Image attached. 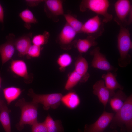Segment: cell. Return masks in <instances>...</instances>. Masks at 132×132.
<instances>
[{"label":"cell","instance_id":"obj_18","mask_svg":"<svg viewBox=\"0 0 132 132\" xmlns=\"http://www.w3.org/2000/svg\"><path fill=\"white\" fill-rule=\"evenodd\" d=\"M93 37L88 36L84 39H79L75 41V46L80 53L87 52L92 47L95 46L98 44Z\"/></svg>","mask_w":132,"mask_h":132},{"label":"cell","instance_id":"obj_11","mask_svg":"<svg viewBox=\"0 0 132 132\" xmlns=\"http://www.w3.org/2000/svg\"><path fill=\"white\" fill-rule=\"evenodd\" d=\"M15 37L13 33H9L6 37L5 42L0 45V54L2 65L11 59L14 54Z\"/></svg>","mask_w":132,"mask_h":132},{"label":"cell","instance_id":"obj_4","mask_svg":"<svg viewBox=\"0 0 132 132\" xmlns=\"http://www.w3.org/2000/svg\"><path fill=\"white\" fill-rule=\"evenodd\" d=\"M110 5L109 1L107 0H83L81 2L79 6L80 11L85 12L90 10L101 16L104 23H107L112 19V15L108 11Z\"/></svg>","mask_w":132,"mask_h":132},{"label":"cell","instance_id":"obj_28","mask_svg":"<svg viewBox=\"0 0 132 132\" xmlns=\"http://www.w3.org/2000/svg\"><path fill=\"white\" fill-rule=\"evenodd\" d=\"M72 58L71 55L67 53L61 54L57 60V62L60 70H63L69 66L72 62Z\"/></svg>","mask_w":132,"mask_h":132},{"label":"cell","instance_id":"obj_12","mask_svg":"<svg viewBox=\"0 0 132 132\" xmlns=\"http://www.w3.org/2000/svg\"><path fill=\"white\" fill-rule=\"evenodd\" d=\"M10 68L14 73L23 78L25 83L29 84L32 82V75L28 73L27 65L23 60H12Z\"/></svg>","mask_w":132,"mask_h":132},{"label":"cell","instance_id":"obj_2","mask_svg":"<svg viewBox=\"0 0 132 132\" xmlns=\"http://www.w3.org/2000/svg\"><path fill=\"white\" fill-rule=\"evenodd\" d=\"M38 104L33 101L27 102L25 99L22 98L18 100L15 106L19 107L21 113L19 122L16 125L17 129L20 131L24 128L25 125L32 126L38 122Z\"/></svg>","mask_w":132,"mask_h":132},{"label":"cell","instance_id":"obj_33","mask_svg":"<svg viewBox=\"0 0 132 132\" xmlns=\"http://www.w3.org/2000/svg\"><path fill=\"white\" fill-rule=\"evenodd\" d=\"M4 103V101L3 100L0 99V109Z\"/></svg>","mask_w":132,"mask_h":132},{"label":"cell","instance_id":"obj_21","mask_svg":"<svg viewBox=\"0 0 132 132\" xmlns=\"http://www.w3.org/2000/svg\"><path fill=\"white\" fill-rule=\"evenodd\" d=\"M19 16L24 22V27L28 30L31 28V24H36L38 22L33 13L27 8L20 12Z\"/></svg>","mask_w":132,"mask_h":132},{"label":"cell","instance_id":"obj_27","mask_svg":"<svg viewBox=\"0 0 132 132\" xmlns=\"http://www.w3.org/2000/svg\"><path fill=\"white\" fill-rule=\"evenodd\" d=\"M49 36V33L45 31L42 34L34 36L32 38L31 42L33 44L41 47L47 43Z\"/></svg>","mask_w":132,"mask_h":132},{"label":"cell","instance_id":"obj_19","mask_svg":"<svg viewBox=\"0 0 132 132\" xmlns=\"http://www.w3.org/2000/svg\"><path fill=\"white\" fill-rule=\"evenodd\" d=\"M61 102L68 108L74 109L79 105L80 99L78 95L76 93L71 92L62 96Z\"/></svg>","mask_w":132,"mask_h":132},{"label":"cell","instance_id":"obj_7","mask_svg":"<svg viewBox=\"0 0 132 132\" xmlns=\"http://www.w3.org/2000/svg\"><path fill=\"white\" fill-rule=\"evenodd\" d=\"M102 19L96 15L87 20L83 24L81 33L95 39L102 35L104 31Z\"/></svg>","mask_w":132,"mask_h":132},{"label":"cell","instance_id":"obj_31","mask_svg":"<svg viewBox=\"0 0 132 132\" xmlns=\"http://www.w3.org/2000/svg\"><path fill=\"white\" fill-rule=\"evenodd\" d=\"M25 1L28 6L31 7H34L37 6L40 3L44 1V0H26Z\"/></svg>","mask_w":132,"mask_h":132},{"label":"cell","instance_id":"obj_30","mask_svg":"<svg viewBox=\"0 0 132 132\" xmlns=\"http://www.w3.org/2000/svg\"><path fill=\"white\" fill-rule=\"evenodd\" d=\"M31 132H47L45 124L43 122H37L31 126Z\"/></svg>","mask_w":132,"mask_h":132},{"label":"cell","instance_id":"obj_26","mask_svg":"<svg viewBox=\"0 0 132 132\" xmlns=\"http://www.w3.org/2000/svg\"><path fill=\"white\" fill-rule=\"evenodd\" d=\"M66 23L69 25L77 34L81 33L83 24L75 17L70 14L63 15Z\"/></svg>","mask_w":132,"mask_h":132},{"label":"cell","instance_id":"obj_6","mask_svg":"<svg viewBox=\"0 0 132 132\" xmlns=\"http://www.w3.org/2000/svg\"><path fill=\"white\" fill-rule=\"evenodd\" d=\"M28 96L32 99V101L43 105L44 110H47L50 108L56 109L59 106L62 95L60 93H53L44 94L35 93L32 89H30Z\"/></svg>","mask_w":132,"mask_h":132},{"label":"cell","instance_id":"obj_29","mask_svg":"<svg viewBox=\"0 0 132 132\" xmlns=\"http://www.w3.org/2000/svg\"><path fill=\"white\" fill-rule=\"evenodd\" d=\"M41 48V46L31 45L29 48L26 55L28 59L39 57L40 55Z\"/></svg>","mask_w":132,"mask_h":132},{"label":"cell","instance_id":"obj_32","mask_svg":"<svg viewBox=\"0 0 132 132\" xmlns=\"http://www.w3.org/2000/svg\"><path fill=\"white\" fill-rule=\"evenodd\" d=\"M4 21V11L0 3V22L3 24Z\"/></svg>","mask_w":132,"mask_h":132},{"label":"cell","instance_id":"obj_5","mask_svg":"<svg viewBox=\"0 0 132 132\" xmlns=\"http://www.w3.org/2000/svg\"><path fill=\"white\" fill-rule=\"evenodd\" d=\"M116 17L115 21L120 26L125 27L132 21V7L128 0H118L114 5Z\"/></svg>","mask_w":132,"mask_h":132},{"label":"cell","instance_id":"obj_13","mask_svg":"<svg viewBox=\"0 0 132 132\" xmlns=\"http://www.w3.org/2000/svg\"><path fill=\"white\" fill-rule=\"evenodd\" d=\"M93 87V94L97 96L105 108L110 98L113 95L106 87L104 81L103 80L97 81Z\"/></svg>","mask_w":132,"mask_h":132},{"label":"cell","instance_id":"obj_1","mask_svg":"<svg viewBox=\"0 0 132 132\" xmlns=\"http://www.w3.org/2000/svg\"><path fill=\"white\" fill-rule=\"evenodd\" d=\"M115 114L110 127L115 129L119 127L121 132H132V95L128 97L123 106Z\"/></svg>","mask_w":132,"mask_h":132},{"label":"cell","instance_id":"obj_24","mask_svg":"<svg viewBox=\"0 0 132 132\" xmlns=\"http://www.w3.org/2000/svg\"><path fill=\"white\" fill-rule=\"evenodd\" d=\"M88 67V64L86 59L80 56L75 62L74 71L83 77L89 78V75L87 73Z\"/></svg>","mask_w":132,"mask_h":132},{"label":"cell","instance_id":"obj_23","mask_svg":"<svg viewBox=\"0 0 132 132\" xmlns=\"http://www.w3.org/2000/svg\"><path fill=\"white\" fill-rule=\"evenodd\" d=\"M47 132H63V127L60 120L54 121L48 114L44 121Z\"/></svg>","mask_w":132,"mask_h":132},{"label":"cell","instance_id":"obj_9","mask_svg":"<svg viewBox=\"0 0 132 132\" xmlns=\"http://www.w3.org/2000/svg\"><path fill=\"white\" fill-rule=\"evenodd\" d=\"M114 115V113L104 111L94 123L85 125L84 132H104L111 123Z\"/></svg>","mask_w":132,"mask_h":132},{"label":"cell","instance_id":"obj_3","mask_svg":"<svg viewBox=\"0 0 132 132\" xmlns=\"http://www.w3.org/2000/svg\"><path fill=\"white\" fill-rule=\"evenodd\" d=\"M120 26L117 37V48L120 55L118 63L120 67L123 68L131 63V57L129 52L132 48V42L129 30L125 27Z\"/></svg>","mask_w":132,"mask_h":132},{"label":"cell","instance_id":"obj_25","mask_svg":"<svg viewBox=\"0 0 132 132\" xmlns=\"http://www.w3.org/2000/svg\"><path fill=\"white\" fill-rule=\"evenodd\" d=\"M84 78L87 80L88 77H83L74 70L68 76L65 89L67 90L71 89L79 82L82 81V79Z\"/></svg>","mask_w":132,"mask_h":132},{"label":"cell","instance_id":"obj_16","mask_svg":"<svg viewBox=\"0 0 132 132\" xmlns=\"http://www.w3.org/2000/svg\"><path fill=\"white\" fill-rule=\"evenodd\" d=\"M44 10L46 13L49 12L56 16L63 15L64 10L63 1L61 0H44Z\"/></svg>","mask_w":132,"mask_h":132},{"label":"cell","instance_id":"obj_8","mask_svg":"<svg viewBox=\"0 0 132 132\" xmlns=\"http://www.w3.org/2000/svg\"><path fill=\"white\" fill-rule=\"evenodd\" d=\"M93 58L91 62L92 67L107 72H116L118 68L114 67L108 61L105 56L101 53L100 48L95 47L90 52Z\"/></svg>","mask_w":132,"mask_h":132},{"label":"cell","instance_id":"obj_17","mask_svg":"<svg viewBox=\"0 0 132 132\" xmlns=\"http://www.w3.org/2000/svg\"><path fill=\"white\" fill-rule=\"evenodd\" d=\"M128 97L122 90H119L110 98L109 101L112 110L116 112L123 106Z\"/></svg>","mask_w":132,"mask_h":132},{"label":"cell","instance_id":"obj_20","mask_svg":"<svg viewBox=\"0 0 132 132\" xmlns=\"http://www.w3.org/2000/svg\"><path fill=\"white\" fill-rule=\"evenodd\" d=\"M9 109L5 103L0 109V121L5 132H11Z\"/></svg>","mask_w":132,"mask_h":132},{"label":"cell","instance_id":"obj_14","mask_svg":"<svg viewBox=\"0 0 132 132\" xmlns=\"http://www.w3.org/2000/svg\"><path fill=\"white\" fill-rule=\"evenodd\" d=\"M32 33L30 32L15 39L14 45L18 56L22 57L26 55L28 49L32 45Z\"/></svg>","mask_w":132,"mask_h":132},{"label":"cell","instance_id":"obj_10","mask_svg":"<svg viewBox=\"0 0 132 132\" xmlns=\"http://www.w3.org/2000/svg\"><path fill=\"white\" fill-rule=\"evenodd\" d=\"M77 34L67 23L63 26L57 38V41L61 47L65 49H70L74 42Z\"/></svg>","mask_w":132,"mask_h":132},{"label":"cell","instance_id":"obj_35","mask_svg":"<svg viewBox=\"0 0 132 132\" xmlns=\"http://www.w3.org/2000/svg\"><path fill=\"white\" fill-rule=\"evenodd\" d=\"M112 132H117V131L116 130H115L113 131Z\"/></svg>","mask_w":132,"mask_h":132},{"label":"cell","instance_id":"obj_34","mask_svg":"<svg viewBox=\"0 0 132 132\" xmlns=\"http://www.w3.org/2000/svg\"><path fill=\"white\" fill-rule=\"evenodd\" d=\"M2 81V79L1 77L0 74V88L1 87V83Z\"/></svg>","mask_w":132,"mask_h":132},{"label":"cell","instance_id":"obj_15","mask_svg":"<svg viewBox=\"0 0 132 132\" xmlns=\"http://www.w3.org/2000/svg\"><path fill=\"white\" fill-rule=\"evenodd\" d=\"M115 73L111 72H107L106 74H103L101 77L104 80L105 85L110 90L113 96L115 93V91L117 89L122 90L123 87L120 85L117 80Z\"/></svg>","mask_w":132,"mask_h":132},{"label":"cell","instance_id":"obj_22","mask_svg":"<svg viewBox=\"0 0 132 132\" xmlns=\"http://www.w3.org/2000/svg\"><path fill=\"white\" fill-rule=\"evenodd\" d=\"M22 91L17 87L11 86L5 88L3 89L4 98L8 104L17 99L20 95Z\"/></svg>","mask_w":132,"mask_h":132}]
</instances>
